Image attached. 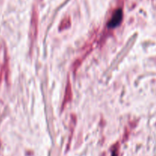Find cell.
I'll list each match as a JSON object with an SVG mask.
<instances>
[{
    "label": "cell",
    "mask_w": 156,
    "mask_h": 156,
    "mask_svg": "<svg viewBox=\"0 0 156 156\" xmlns=\"http://www.w3.org/2000/svg\"><path fill=\"white\" fill-rule=\"evenodd\" d=\"M122 19H123V11L122 9H119L115 11V12L113 15L112 18H111V20L108 22V26L109 28H114L116 27L117 26H118L119 24L121 22Z\"/></svg>",
    "instance_id": "cell-1"
}]
</instances>
